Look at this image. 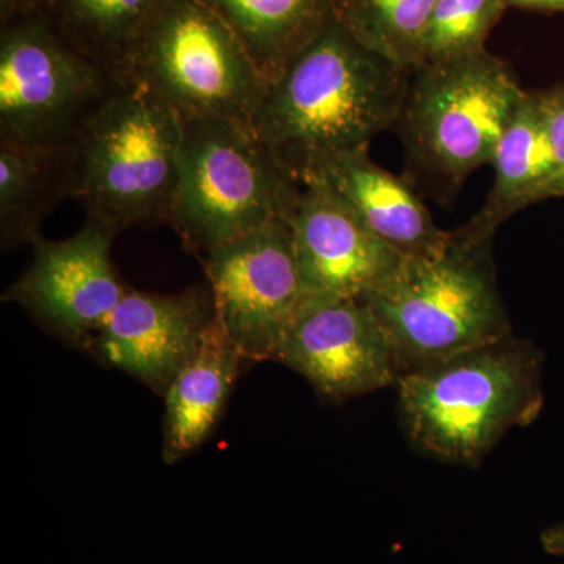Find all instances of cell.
<instances>
[{"instance_id": "cell-1", "label": "cell", "mask_w": 564, "mask_h": 564, "mask_svg": "<svg viewBox=\"0 0 564 564\" xmlns=\"http://www.w3.org/2000/svg\"><path fill=\"white\" fill-rule=\"evenodd\" d=\"M410 74L367 50L334 18L267 87L254 131L303 184L323 162L369 148L397 124Z\"/></svg>"}, {"instance_id": "cell-2", "label": "cell", "mask_w": 564, "mask_h": 564, "mask_svg": "<svg viewBox=\"0 0 564 564\" xmlns=\"http://www.w3.org/2000/svg\"><path fill=\"white\" fill-rule=\"evenodd\" d=\"M499 225L478 212L436 250L404 258L364 302L391 340L403 375L511 334L494 263Z\"/></svg>"}, {"instance_id": "cell-3", "label": "cell", "mask_w": 564, "mask_h": 564, "mask_svg": "<svg viewBox=\"0 0 564 564\" xmlns=\"http://www.w3.org/2000/svg\"><path fill=\"white\" fill-rule=\"evenodd\" d=\"M410 443L432 458L475 466L543 408L541 355L513 334L403 375L395 386Z\"/></svg>"}, {"instance_id": "cell-4", "label": "cell", "mask_w": 564, "mask_h": 564, "mask_svg": "<svg viewBox=\"0 0 564 564\" xmlns=\"http://www.w3.org/2000/svg\"><path fill=\"white\" fill-rule=\"evenodd\" d=\"M184 132L181 115L161 96L137 82H120L74 140V199L88 220L118 234L169 226Z\"/></svg>"}, {"instance_id": "cell-5", "label": "cell", "mask_w": 564, "mask_h": 564, "mask_svg": "<svg viewBox=\"0 0 564 564\" xmlns=\"http://www.w3.org/2000/svg\"><path fill=\"white\" fill-rule=\"evenodd\" d=\"M185 122L169 226L202 259L292 214L302 184L254 129L206 118Z\"/></svg>"}, {"instance_id": "cell-6", "label": "cell", "mask_w": 564, "mask_h": 564, "mask_svg": "<svg viewBox=\"0 0 564 564\" xmlns=\"http://www.w3.org/2000/svg\"><path fill=\"white\" fill-rule=\"evenodd\" d=\"M118 80L150 88L184 121L217 118L251 129L269 87L242 43L202 0H162L126 54Z\"/></svg>"}, {"instance_id": "cell-7", "label": "cell", "mask_w": 564, "mask_h": 564, "mask_svg": "<svg viewBox=\"0 0 564 564\" xmlns=\"http://www.w3.org/2000/svg\"><path fill=\"white\" fill-rule=\"evenodd\" d=\"M524 88L507 63L480 51L411 70L397 128L408 158L444 184L491 165Z\"/></svg>"}, {"instance_id": "cell-8", "label": "cell", "mask_w": 564, "mask_h": 564, "mask_svg": "<svg viewBox=\"0 0 564 564\" xmlns=\"http://www.w3.org/2000/svg\"><path fill=\"white\" fill-rule=\"evenodd\" d=\"M118 85L43 14L0 24V139L73 143Z\"/></svg>"}, {"instance_id": "cell-9", "label": "cell", "mask_w": 564, "mask_h": 564, "mask_svg": "<svg viewBox=\"0 0 564 564\" xmlns=\"http://www.w3.org/2000/svg\"><path fill=\"white\" fill-rule=\"evenodd\" d=\"M199 261L225 336L248 362H278L307 296L288 220L267 223Z\"/></svg>"}, {"instance_id": "cell-10", "label": "cell", "mask_w": 564, "mask_h": 564, "mask_svg": "<svg viewBox=\"0 0 564 564\" xmlns=\"http://www.w3.org/2000/svg\"><path fill=\"white\" fill-rule=\"evenodd\" d=\"M117 236L88 218L68 239L47 240L41 234L31 245V263L6 289L3 302L17 303L66 347L91 352L104 323L129 291L111 262Z\"/></svg>"}, {"instance_id": "cell-11", "label": "cell", "mask_w": 564, "mask_h": 564, "mask_svg": "<svg viewBox=\"0 0 564 564\" xmlns=\"http://www.w3.org/2000/svg\"><path fill=\"white\" fill-rule=\"evenodd\" d=\"M278 362L302 375L322 400L334 404L395 388L400 380L391 340L364 300L307 295Z\"/></svg>"}, {"instance_id": "cell-12", "label": "cell", "mask_w": 564, "mask_h": 564, "mask_svg": "<svg viewBox=\"0 0 564 564\" xmlns=\"http://www.w3.org/2000/svg\"><path fill=\"white\" fill-rule=\"evenodd\" d=\"M214 323L210 288L172 295L129 289L104 323L91 355L165 395Z\"/></svg>"}, {"instance_id": "cell-13", "label": "cell", "mask_w": 564, "mask_h": 564, "mask_svg": "<svg viewBox=\"0 0 564 564\" xmlns=\"http://www.w3.org/2000/svg\"><path fill=\"white\" fill-rule=\"evenodd\" d=\"M288 223L307 295L366 299L404 261L322 181L302 184Z\"/></svg>"}, {"instance_id": "cell-14", "label": "cell", "mask_w": 564, "mask_h": 564, "mask_svg": "<svg viewBox=\"0 0 564 564\" xmlns=\"http://www.w3.org/2000/svg\"><path fill=\"white\" fill-rule=\"evenodd\" d=\"M307 181L328 185L378 239L404 258L436 250L447 237L414 188L377 165L369 148L334 155L303 184Z\"/></svg>"}, {"instance_id": "cell-15", "label": "cell", "mask_w": 564, "mask_h": 564, "mask_svg": "<svg viewBox=\"0 0 564 564\" xmlns=\"http://www.w3.org/2000/svg\"><path fill=\"white\" fill-rule=\"evenodd\" d=\"M76 196L73 143L0 139V242L9 251L32 245L63 199Z\"/></svg>"}, {"instance_id": "cell-16", "label": "cell", "mask_w": 564, "mask_h": 564, "mask_svg": "<svg viewBox=\"0 0 564 564\" xmlns=\"http://www.w3.org/2000/svg\"><path fill=\"white\" fill-rule=\"evenodd\" d=\"M245 361L215 321L202 347L163 395V462H181L210 440Z\"/></svg>"}, {"instance_id": "cell-17", "label": "cell", "mask_w": 564, "mask_h": 564, "mask_svg": "<svg viewBox=\"0 0 564 564\" xmlns=\"http://www.w3.org/2000/svg\"><path fill=\"white\" fill-rule=\"evenodd\" d=\"M491 165L494 184L480 214L499 226L529 204L560 196L558 165L541 93H525Z\"/></svg>"}, {"instance_id": "cell-18", "label": "cell", "mask_w": 564, "mask_h": 564, "mask_svg": "<svg viewBox=\"0 0 564 564\" xmlns=\"http://www.w3.org/2000/svg\"><path fill=\"white\" fill-rule=\"evenodd\" d=\"M272 84L337 18L339 0H202Z\"/></svg>"}, {"instance_id": "cell-19", "label": "cell", "mask_w": 564, "mask_h": 564, "mask_svg": "<svg viewBox=\"0 0 564 564\" xmlns=\"http://www.w3.org/2000/svg\"><path fill=\"white\" fill-rule=\"evenodd\" d=\"M162 0H47L40 11L63 39L118 79L126 54Z\"/></svg>"}, {"instance_id": "cell-20", "label": "cell", "mask_w": 564, "mask_h": 564, "mask_svg": "<svg viewBox=\"0 0 564 564\" xmlns=\"http://www.w3.org/2000/svg\"><path fill=\"white\" fill-rule=\"evenodd\" d=\"M437 0H339L337 18L362 46L411 73Z\"/></svg>"}, {"instance_id": "cell-21", "label": "cell", "mask_w": 564, "mask_h": 564, "mask_svg": "<svg viewBox=\"0 0 564 564\" xmlns=\"http://www.w3.org/2000/svg\"><path fill=\"white\" fill-rule=\"evenodd\" d=\"M505 7V0H437L423 36L421 65L484 51Z\"/></svg>"}, {"instance_id": "cell-22", "label": "cell", "mask_w": 564, "mask_h": 564, "mask_svg": "<svg viewBox=\"0 0 564 564\" xmlns=\"http://www.w3.org/2000/svg\"><path fill=\"white\" fill-rule=\"evenodd\" d=\"M541 95L558 165L560 196H564V87L543 91Z\"/></svg>"}, {"instance_id": "cell-23", "label": "cell", "mask_w": 564, "mask_h": 564, "mask_svg": "<svg viewBox=\"0 0 564 564\" xmlns=\"http://www.w3.org/2000/svg\"><path fill=\"white\" fill-rule=\"evenodd\" d=\"M47 0H0V24L14 18L40 13Z\"/></svg>"}, {"instance_id": "cell-24", "label": "cell", "mask_w": 564, "mask_h": 564, "mask_svg": "<svg viewBox=\"0 0 564 564\" xmlns=\"http://www.w3.org/2000/svg\"><path fill=\"white\" fill-rule=\"evenodd\" d=\"M541 545L549 555L564 558V522L545 529L540 536Z\"/></svg>"}, {"instance_id": "cell-25", "label": "cell", "mask_w": 564, "mask_h": 564, "mask_svg": "<svg viewBox=\"0 0 564 564\" xmlns=\"http://www.w3.org/2000/svg\"><path fill=\"white\" fill-rule=\"evenodd\" d=\"M505 3L522 9L564 10V0H505Z\"/></svg>"}]
</instances>
